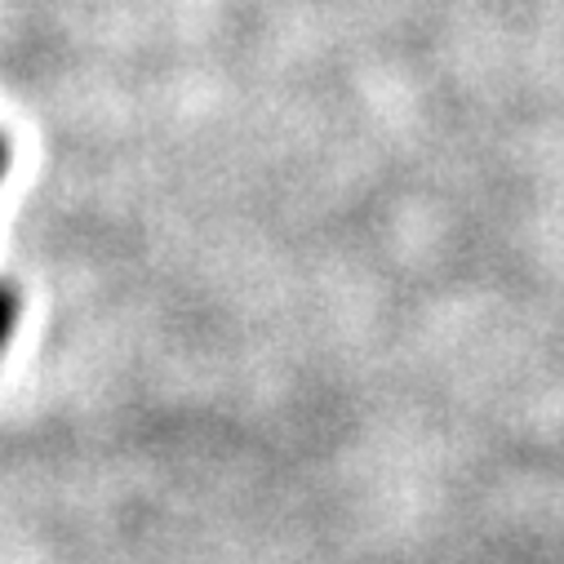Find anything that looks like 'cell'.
<instances>
[{"mask_svg":"<svg viewBox=\"0 0 564 564\" xmlns=\"http://www.w3.org/2000/svg\"><path fill=\"white\" fill-rule=\"evenodd\" d=\"M0 329H6V321H0Z\"/></svg>","mask_w":564,"mask_h":564,"instance_id":"obj_1","label":"cell"}]
</instances>
